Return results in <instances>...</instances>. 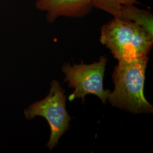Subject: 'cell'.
Here are the masks:
<instances>
[{
  "instance_id": "5b68a950",
  "label": "cell",
  "mask_w": 153,
  "mask_h": 153,
  "mask_svg": "<svg viewBox=\"0 0 153 153\" xmlns=\"http://www.w3.org/2000/svg\"><path fill=\"white\" fill-rule=\"evenodd\" d=\"M36 8L47 13L46 19L52 23L60 16L80 18L93 9V0H37Z\"/></svg>"
},
{
  "instance_id": "8992f818",
  "label": "cell",
  "mask_w": 153,
  "mask_h": 153,
  "mask_svg": "<svg viewBox=\"0 0 153 153\" xmlns=\"http://www.w3.org/2000/svg\"><path fill=\"white\" fill-rule=\"evenodd\" d=\"M118 18L133 22L153 35V14L146 10L138 9L133 5L122 6Z\"/></svg>"
},
{
  "instance_id": "277c9868",
  "label": "cell",
  "mask_w": 153,
  "mask_h": 153,
  "mask_svg": "<svg viewBox=\"0 0 153 153\" xmlns=\"http://www.w3.org/2000/svg\"><path fill=\"white\" fill-rule=\"evenodd\" d=\"M107 59L104 56L100 57L99 62L86 65L83 61L79 65L65 63L62 71L65 75L64 82H68L69 88L75 89L69 97L70 101L82 98L83 102L87 94H94L106 104L111 91L103 88V78Z\"/></svg>"
},
{
  "instance_id": "7a4b0ae2",
  "label": "cell",
  "mask_w": 153,
  "mask_h": 153,
  "mask_svg": "<svg viewBox=\"0 0 153 153\" xmlns=\"http://www.w3.org/2000/svg\"><path fill=\"white\" fill-rule=\"evenodd\" d=\"M100 42L119 61L129 62L148 56L153 35L133 22L114 17L101 28Z\"/></svg>"
},
{
  "instance_id": "6da1fadb",
  "label": "cell",
  "mask_w": 153,
  "mask_h": 153,
  "mask_svg": "<svg viewBox=\"0 0 153 153\" xmlns=\"http://www.w3.org/2000/svg\"><path fill=\"white\" fill-rule=\"evenodd\" d=\"M148 56L129 62L119 61L112 74L115 85L107 99L113 106L134 114H153L152 105L143 95Z\"/></svg>"
},
{
  "instance_id": "3957f363",
  "label": "cell",
  "mask_w": 153,
  "mask_h": 153,
  "mask_svg": "<svg viewBox=\"0 0 153 153\" xmlns=\"http://www.w3.org/2000/svg\"><path fill=\"white\" fill-rule=\"evenodd\" d=\"M64 90L56 80L51 83L48 95L42 100L31 104L24 111L26 119L31 120L41 116L48 121L51 129V136L47 146L51 151L66 130L69 129L71 117L66 109Z\"/></svg>"
},
{
  "instance_id": "52a82bcc",
  "label": "cell",
  "mask_w": 153,
  "mask_h": 153,
  "mask_svg": "<svg viewBox=\"0 0 153 153\" xmlns=\"http://www.w3.org/2000/svg\"><path fill=\"white\" fill-rule=\"evenodd\" d=\"M140 4L137 0H93V6L118 18L121 7Z\"/></svg>"
}]
</instances>
